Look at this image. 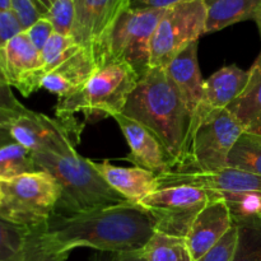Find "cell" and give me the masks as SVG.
<instances>
[{
	"instance_id": "obj_37",
	"label": "cell",
	"mask_w": 261,
	"mask_h": 261,
	"mask_svg": "<svg viewBox=\"0 0 261 261\" xmlns=\"http://www.w3.org/2000/svg\"><path fill=\"white\" fill-rule=\"evenodd\" d=\"M110 261H148L144 256V252L142 251H130V252H120L114 254Z\"/></svg>"
},
{
	"instance_id": "obj_14",
	"label": "cell",
	"mask_w": 261,
	"mask_h": 261,
	"mask_svg": "<svg viewBox=\"0 0 261 261\" xmlns=\"http://www.w3.org/2000/svg\"><path fill=\"white\" fill-rule=\"evenodd\" d=\"M114 119L116 120L130 148L127 160L132 161L135 167L152 171L157 176L171 171L167 154L160 140L150 130L122 112L114 116Z\"/></svg>"
},
{
	"instance_id": "obj_18",
	"label": "cell",
	"mask_w": 261,
	"mask_h": 261,
	"mask_svg": "<svg viewBox=\"0 0 261 261\" xmlns=\"http://www.w3.org/2000/svg\"><path fill=\"white\" fill-rule=\"evenodd\" d=\"M91 163L115 191L132 203H138L158 190L157 175L152 171L142 167H119L109 161H91Z\"/></svg>"
},
{
	"instance_id": "obj_17",
	"label": "cell",
	"mask_w": 261,
	"mask_h": 261,
	"mask_svg": "<svg viewBox=\"0 0 261 261\" xmlns=\"http://www.w3.org/2000/svg\"><path fill=\"white\" fill-rule=\"evenodd\" d=\"M166 70L177 88L193 122L203 103L204 81L198 63V42L190 43L184 48L166 66Z\"/></svg>"
},
{
	"instance_id": "obj_34",
	"label": "cell",
	"mask_w": 261,
	"mask_h": 261,
	"mask_svg": "<svg viewBox=\"0 0 261 261\" xmlns=\"http://www.w3.org/2000/svg\"><path fill=\"white\" fill-rule=\"evenodd\" d=\"M0 107L15 112H22L25 110V107L15 98L14 93L12 92V87L5 82L2 74H0Z\"/></svg>"
},
{
	"instance_id": "obj_12",
	"label": "cell",
	"mask_w": 261,
	"mask_h": 261,
	"mask_svg": "<svg viewBox=\"0 0 261 261\" xmlns=\"http://www.w3.org/2000/svg\"><path fill=\"white\" fill-rule=\"evenodd\" d=\"M0 74L24 97L41 88L43 74L41 53L27 33H18L0 51Z\"/></svg>"
},
{
	"instance_id": "obj_1",
	"label": "cell",
	"mask_w": 261,
	"mask_h": 261,
	"mask_svg": "<svg viewBox=\"0 0 261 261\" xmlns=\"http://www.w3.org/2000/svg\"><path fill=\"white\" fill-rule=\"evenodd\" d=\"M46 236L61 251L89 247L102 252L142 251L155 233V219L132 201L73 214L54 213Z\"/></svg>"
},
{
	"instance_id": "obj_33",
	"label": "cell",
	"mask_w": 261,
	"mask_h": 261,
	"mask_svg": "<svg viewBox=\"0 0 261 261\" xmlns=\"http://www.w3.org/2000/svg\"><path fill=\"white\" fill-rule=\"evenodd\" d=\"M24 32L30 37L31 42L41 53L42 48L45 47L46 43H47V41L50 40L51 36L55 33V30H54V25L51 24L50 20L46 17H43L41 19H38L36 23H33Z\"/></svg>"
},
{
	"instance_id": "obj_11",
	"label": "cell",
	"mask_w": 261,
	"mask_h": 261,
	"mask_svg": "<svg viewBox=\"0 0 261 261\" xmlns=\"http://www.w3.org/2000/svg\"><path fill=\"white\" fill-rule=\"evenodd\" d=\"M157 180L158 190L171 186H190L219 196L261 193V176L229 166L214 172L168 171L157 176Z\"/></svg>"
},
{
	"instance_id": "obj_15",
	"label": "cell",
	"mask_w": 261,
	"mask_h": 261,
	"mask_svg": "<svg viewBox=\"0 0 261 261\" xmlns=\"http://www.w3.org/2000/svg\"><path fill=\"white\" fill-rule=\"evenodd\" d=\"M98 66L94 54L81 46L60 66L43 76L41 88L56 94L59 98H65L81 91L96 73Z\"/></svg>"
},
{
	"instance_id": "obj_22",
	"label": "cell",
	"mask_w": 261,
	"mask_h": 261,
	"mask_svg": "<svg viewBox=\"0 0 261 261\" xmlns=\"http://www.w3.org/2000/svg\"><path fill=\"white\" fill-rule=\"evenodd\" d=\"M239 240L232 261H261V218L233 217Z\"/></svg>"
},
{
	"instance_id": "obj_31",
	"label": "cell",
	"mask_w": 261,
	"mask_h": 261,
	"mask_svg": "<svg viewBox=\"0 0 261 261\" xmlns=\"http://www.w3.org/2000/svg\"><path fill=\"white\" fill-rule=\"evenodd\" d=\"M237 240H239V231L236 224L233 223L231 229L212 249H209L200 259L195 261H232L237 247Z\"/></svg>"
},
{
	"instance_id": "obj_5",
	"label": "cell",
	"mask_w": 261,
	"mask_h": 261,
	"mask_svg": "<svg viewBox=\"0 0 261 261\" xmlns=\"http://www.w3.org/2000/svg\"><path fill=\"white\" fill-rule=\"evenodd\" d=\"M61 198L54 176L45 171L0 181V219L36 229L47 224Z\"/></svg>"
},
{
	"instance_id": "obj_32",
	"label": "cell",
	"mask_w": 261,
	"mask_h": 261,
	"mask_svg": "<svg viewBox=\"0 0 261 261\" xmlns=\"http://www.w3.org/2000/svg\"><path fill=\"white\" fill-rule=\"evenodd\" d=\"M23 31L22 24L12 9H0V51L14 36Z\"/></svg>"
},
{
	"instance_id": "obj_26",
	"label": "cell",
	"mask_w": 261,
	"mask_h": 261,
	"mask_svg": "<svg viewBox=\"0 0 261 261\" xmlns=\"http://www.w3.org/2000/svg\"><path fill=\"white\" fill-rule=\"evenodd\" d=\"M46 226L32 229L22 254L14 261H66L70 252L61 251L46 236Z\"/></svg>"
},
{
	"instance_id": "obj_36",
	"label": "cell",
	"mask_w": 261,
	"mask_h": 261,
	"mask_svg": "<svg viewBox=\"0 0 261 261\" xmlns=\"http://www.w3.org/2000/svg\"><path fill=\"white\" fill-rule=\"evenodd\" d=\"M184 0H129V9H167Z\"/></svg>"
},
{
	"instance_id": "obj_19",
	"label": "cell",
	"mask_w": 261,
	"mask_h": 261,
	"mask_svg": "<svg viewBox=\"0 0 261 261\" xmlns=\"http://www.w3.org/2000/svg\"><path fill=\"white\" fill-rule=\"evenodd\" d=\"M64 122L50 119L38 112L25 110L18 114L9 124L13 142L23 145L32 153L43 149L55 138Z\"/></svg>"
},
{
	"instance_id": "obj_2",
	"label": "cell",
	"mask_w": 261,
	"mask_h": 261,
	"mask_svg": "<svg viewBox=\"0 0 261 261\" xmlns=\"http://www.w3.org/2000/svg\"><path fill=\"white\" fill-rule=\"evenodd\" d=\"M122 114L155 135L167 154L171 171L186 170L191 116L166 68H150L139 79Z\"/></svg>"
},
{
	"instance_id": "obj_27",
	"label": "cell",
	"mask_w": 261,
	"mask_h": 261,
	"mask_svg": "<svg viewBox=\"0 0 261 261\" xmlns=\"http://www.w3.org/2000/svg\"><path fill=\"white\" fill-rule=\"evenodd\" d=\"M81 45L74 41L71 36H64L60 33H54L41 51L43 74H48L60 66L66 59L70 58Z\"/></svg>"
},
{
	"instance_id": "obj_25",
	"label": "cell",
	"mask_w": 261,
	"mask_h": 261,
	"mask_svg": "<svg viewBox=\"0 0 261 261\" xmlns=\"http://www.w3.org/2000/svg\"><path fill=\"white\" fill-rule=\"evenodd\" d=\"M228 166L261 176V134L242 133L229 153Z\"/></svg>"
},
{
	"instance_id": "obj_35",
	"label": "cell",
	"mask_w": 261,
	"mask_h": 261,
	"mask_svg": "<svg viewBox=\"0 0 261 261\" xmlns=\"http://www.w3.org/2000/svg\"><path fill=\"white\" fill-rule=\"evenodd\" d=\"M18 114H20V112L10 111V110L0 107V148L9 144V143H13L12 137L9 134V124Z\"/></svg>"
},
{
	"instance_id": "obj_39",
	"label": "cell",
	"mask_w": 261,
	"mask_h": 261,
	"mask_svg": "<svg viewBox=\"0 0 261 261\" xmlns=\"http://www.w3.org/2000/svg\"><path fill=\"white\" fill-rule=\"evenodd\" d=\"M255 22H256V24H257V28H259L260 37H261V12L259 13V15H257V17L255 18Z\"/></svg>"
},
{
	"instance_id": "obj_21",
	"label": "cell",
	"mask_w": 261,
	"mask_h": 261,
	"mask_svg": "<svg viewBox=\"0 0 261 261\" xmlns=\"http://www.w3.org/2000/svg\"><path fill=\"white\" fill-rule=\"evenodd\" d=\"M205 33L217 32L234 23L254 19L261 12V0H204Z\"/></svg>"
},
{
	"instance_id": "obj_23",
	"label": "cell",
	"mask_w": 261,
	"mask_h": 261,
	"mask_svg": "<svg viewBox=\"0 0 261 261\" xmlns=\"http://www.w3.org/2000/svg\"><path fill=\"white\" fill-rule=\"evenodd\" d=\"M33 153L13 142L0 148V181H8L25 173L38 172Z\"/></svg>"
},
{
	"instance_id": "obj_9",
	"label": "cell",
	"mask_w": 261,
	"mask_h": 261,
	"mask_svg": "<svg viewBox=\"0 0 261 261\" xmlns=\"http://www.w3.org/2000/svg\"><path fill=\"white\" fill-rule=\"evenodd\" d=\"M213 199V194L190 186L160 189L137 204L155 219V232L175 237L188 236L198 214Z\"/></svg>"
},
{
	"instance_id": "obj_7",
	"label": "cell",
	"mask_w": 261,
	"mask_h": 261,
	"mask_svg": "<svg viewBox=\"0 0 261 261\" xmlns=\"http://www.w3.org/2000/svg\"><path fill=\"white\" fill-rule=\"evenodd\" d=\"M165 10L125 9L110 33L102 64L107 61L126 63L139 78L144 76L150 69L153 33Z\"/></svg>"
},
{
	"instance_id": "obj_28",
	"label": "cell",
	"mask_w": 261,
	"mask_h": 261,
	"mask_svg": "<svg viewBox=\"0 0 261 261\" xmlns=\"http://www.w3.org/2000/svg\"><path fill=\"white\" fill-rule=\"evenodd\" d=\"M32 229L0 219V261H14L22 254Z\"/></svg>"
},
{
	"instance_id": "obj_30",
	"label": "cell",
	"mask_w": 261,
	"mask_h": 261,
	"mask_svg": "<svg viewBox=\"0 0 261 261\" xmlns=\"http://www.w3.org/2000/svg\"><path fill=\"white\" fill-rule=\"evenodd\" d=\"M10 9L17 15L24 31L48 13L47 8L40 0H10Z\"/></svg>"
},
{
	"instance_id": "obj_13",
	"label": "cell",
	"mask_w": 261,
	"mask_h": 261,
	"mask_svg": "<svg viewBox=\"0 0 261 261\" xmlns=\"http://www.w3.org/2000/svg\"><path fill=\"white\" fill-rule=\"evenodd\" d=\"M213 194V193H212ZM233 226V217L224 198L213 194V199L198 214L185 237L193 260H198L214 246Z\"/></svg>"
},
{
	"instance_id": "obj_40",
	"label": "cell",
	"mask_w": 261,
	"mask_h": 261,
	"mask_svg": "<svg viewBox=\"0 0 261 261\" xmlns=\"http://www.w3.org/2000/svg\"><path fill=\"white\" fill-rule=\"evenodd\" d=\"M259 218H261V212H260V214H259Z\"/></svg>"
},
{
	"instance_id": "obj_29",
	"label": "cell",
	"mask_w": 261,
	"mask_h": 261,
	"mask_svg": "<svg viewBox=\"0 0 261 261\" xmlns=\"http://www.w3.org/2000/svg\"><path fill=\"white\" fill-rule=\"evenodd\" d=\"M56 33L70 36L75 20V0H55L46 15Z\"/></svg>"
},
{
	"instance_id": "obj_8",
	"label": "cell",
	"mask_w": 261,
	"mask_h": 261,
	"mask_svg": "<svg viewBox=\"0 0 261 261\" xmlns=\"http://www.w3.org/2000/svg\"><path fill=\"white\" fill-rule=\"evenodd\" d=\"M204 0H184L167 8L150 42V68H166L190 43L205 33Z\"/></svg>"
},
{
	"instance_id": "obj_20",
	"label": "cell",
	"mask_w": 261,
	"mask_h": 261,
	"mask_svg": "<svg viewBox=\"0 0 261 261\" xmlns=\"http://www.w3.org/2000/svg\"><path fill=\"white\" fill-rule=\"evenodd\" d=\"M249 73L246 87L227 110L236 117L245 132L261 134V54Z\"/></svg>"
},
{
	"instance_id": "obj_10",
	"label": "cell",
	"mask_w": 261,
	"mask_h": 261,
	"mask_svg": "<svg viewBox=\"0 0 261 261\" xmlns=\"http://www.w3.org/2000/svg\"><path fill=\"white\" fill-rule=\"evenodd\" d=\"M127 8L129 0H75V20L70 36L94 54L99 65L110 33Z\"/></svg>"
},
{
	"instance_id": "obj_6",
	"label": "cell",
	"mask_w": 261,
	"mask_h": 261,
	"mask_svg": "<svg viewBox=\"0 0 261 261\" xmlns=\"http://www.w3.org/2000/svg\"><path fill=\"white\" fill-rule=\"evenodd\" d=\"M245 129L227 109L213 110L196 122L184 171L214 172L228 167V157Z\"/></svg>"
},
{
	"instance_id": "obj_3",
	"label": "cell",
	"mask_w": 261,
	"mask_h": 261,
	"mask_svg": "<svg viewBox=\"0 0 261 261\" xmlns=\"http://www.w3.org/2000/svg\"><path fill=\"white\" fill-rule=\"evenodd\" d=\"M33 157L40 171L50 173L59 182L61 198L58 206L68 214L129 201L101 177L91 161L78 154L68 125L64 124L55 138L33 153Z\"/></svg>"
},
{
	"instance_id": "obj_24",
	"label": "cell",
	"mask_w": 261,
	"mask_h": 261,
	"mask_svg": "<svg viewBox=\"0 0 261 261\" xmlns=\"http://www.w3.org/2000/svg\"><path fill=\"white\" fill-rule=\"evenodd\" d=\"M148 261H194L184 237L155 232L143 250Z\"/></svg>"
},
{
	"instance_id": "obj_4",
	"label": "cell",
	"mask_w": 261,
	"mask_h": 261,
	"mask_svg": "<svg viewBox=\"0 0 261 261\" xmlns=\"http://www.w3.org/2000/svg\"><path fill=\"white\" fill-rule=\"evenodd\" d=\"M139 79L129 64L107 61L98 66L81 91L59 98L56 115L63 121L76 112H82L87 120L116 116L124 111Z\"/></svg>"
},
{
	"instance_id": "obj_38",
	"label": "cell",
	"mask_w": 261,
	"mask_h": 261,
	"mask_svg": "<svg viewBox=\"0 0 261 261\" xmlns=\"http://www.w3.org/2000/svg\"><path fill=\"white\" fill-rule=\"evenodd\" d=\"M0 9H10V0H0Z\"/></svg>"
},
{
	"instance_id": "obj_16",
	"label": "cell",
	"mask_w": 261,
	"mask_h": 261,
	"mask_svg": "<svg viewBox=\"0 0 261 261\" xmlns=\"http://www.w3.org/2000/svg\"><path fill=\"white\" fill-rule=\"evenodd\" d=\"M249 71L237 65H228L219 69L217 73L204 81L203 103L191 122L190 142L193 130L199 119L213 110L227 109L242 93L249 81Z\"/></svg>"
}]
</instances>
